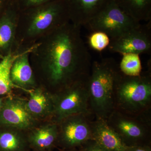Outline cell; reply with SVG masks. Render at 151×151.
Returning <instances> with one entry per match:
<instances>
[{
	"label": "cell",
	"mask_w": 151,
	"mask_h": 151,
	"mask_svg": "<svg viewBox=\"0 0 151 151\" xmlns=\"http://www.w3.org/2000/svg\"><path fill=\"white\" fill-rule=\"evenodd\" d=\"M26 131L0 126V151H31Z\"/></svg>",
	"instance_id": "cell-17"
},
{
	"label": "cell",
	"mask_w": 151,
	"mask_h": 151,
	"mask_svg": "<svg viewBox=\"0 0 151 151\" xmlns=\"http://www.w3.org/2000/svg\"><path fill=\"white\" fill-rule=\"evenodd\" d=\"M106 120L127 147L150 145L151 115L132 116L114 110Z\"/></svg>",
	"instance_id": "cell-6"
},
{
	"label": "cell",
	"mask_w": 151,
	"mask_h": 151,
	"mask_svg": "<svg viewBox=\"0 0 151 151\" xmlns=\"http://www.w3.org/2000/svg\"><path fill=\"white\" fill-rule=\"evenodd\" d=\"M70 22L65 0H54L19 13L14 52L26 50Z\"/></svg>",
	"instance_id": "cell-2"
},
{
	"label": "cell",
	"mask_w": 151,
	"mask_h": 151,
	"mask_svg": "<svg viewBox=\"0 0 151 151\" xmlns=\"http://www.w3.org/2000/svg\"><path fill=\"white\" fill-rule=\"evenodd\" d=\"M19 11L13 2L0 17V53L14 52Z\"/></svg>",
	"instance_id": "cell-14"
},
{
	"label": "cell",
	"mask_w": 151,
	"mask_h": 151,
	"mask_svg": "<svg viewBox=\"0 0 151 151\" xmlns=\"http://www.w3.org/2000/svg\"><path fill=\"white\" fill-rule=\"evenodd\" d=\"M92 139L108 151H127L126 146L105 120L96 119L90 123Z\"/></svg>",
	"instance_id": "cell-16"
},
{
	"label": "cell",
	"mask_w": 151,
	"mask_h": 151,
	"mask_svg": "<svg viewBox=\"0 0 151 151\" xmlns=\"http://www.w3.org/2000/svg\"><path fill=\"white\" fill-rule=\"evenodd\" d=\"M13 0H0V17L10 6Z\"/></svg>",
	"instance_id": "cell-25"
},
{
	"label": "cell",
	"mask_w": 151,
	"mask_h": 151,
	"mask_svg": "<svg viewBox=\"0 0 151 151\" xmlns=\"http://www.w3.org/2000/svg\"><path fill=\"white\" fill-rule=\"evenodd\" d=\"M122 10L139 22L151 20V0H114Z\"/></svg>",
	"instance_id": "cell-18"
},
{
	"label": "cell",
	"mask_w": 151,
	"mask_h": 151,
	"mask_svg": "<svg viewBox=\"0 0 151 151\" xmlns=\"http://www.w3.org/2000/svg\"><path fill=\"white\" fill-rule=\"evenodd\" d=\"M140 22L126 14L114 1L101 13L89 21L84 26L93 32L105 33L110 40L116 39L139 27Z\"/></svg>",
	"instance_id": "cell-7"
},
{
	"label": "cell",
	"mask_w": 151,
	"mask_h": 151,
	"mask_svg": "<svg viewBox=\"0 0 151 151\" xmlns=\"http://www.w3.org/2000/svg\"><path fill=\"white\" fill-rule=\"evenodd\" d=\"M137 76L121 72L114 89V110L132 116L151 115V74Z\"/></svg>",
	"instance_id": "cell-4"
},
{
	"label": "cell",
	"mask_w": 151,
	"mask_h": 151,
	"mask_svg": "<svg viewBox=\"0 0 151 151\" xmlns=\"http://www.w3.org/2000/svg\"><path fill=\"white\" fill-rule=\"evenodd\" d=\"M32 151H46L40 150H33Z\"/></svg>",
	"instance_id": "cell-28"
},
{
	"label": "cell",
	"mask_w": 151,
	"mask_h": 151,
	"mask_svg": "<svg viewBox=\"0 0 151 151\" xmlns=\"http://www.w3.org/2000/svg\"><path fill=\"white\" fill-rule=\"evenodd\" d=\"M108 47L111 51L122 55L149 52L151 49V22L111 40Z\"/></svg>",
	"instance_id": "cell-10"
},
{
	"label": "cell",
	"mask_w": 151,
	"mask_h": 151,
	"mask_svg": "<svg viewBox=\"0 0 151 151\" xmlns=\"http://www.w3.org/2000/svg\"><path fill=\"white\" fill-rule=\"evenodd\" d=\"M27 100L9 95L3 100L0 109V126L13 127L23 131L32 129L38 122L30 113Z\"/></svg>",
	"instance_id": "cell-9"
},
{
	"label": "cell",
	"mask_w": 151,
	"mask_h": 151,
	"mask_svg": "<svg viewBox=\"0 0 151 151\" xmlns=\"http://www.w3.org/2000/svg\"><path fill=\"white\" fill-rule=\"evenodd\" d=\"M34 45L21 51L11 67V81L14 88L27 91L38 86L29 60V55Z\"/></svg>",
	"instance_id": "cell-12"
},
{
	"label": "cell",
	"mask_w": 151,
	"mask_h": 151,
	"mask_svg": "<svg viewBox=\"0 0 151 151\" xmlns=\"http://www.w3.org/2000/svg\"><path fill=\"white\" fill-rule=\"evenodd\" d=\"M90 116L76 114L68 116L58 123L57 147H59L60 150L77 148L92 139Z\"/></svg>",
	"instance_id": "cell-8"
},
{
	"label": "cell",
	"mask_w": 151,
	"mask_h": 151,
	"mask_svg": "<svg viewBox=\"0 0 151 151\" xmlns=\"http://www.w3.org/2000/svg\"><path fill=\"white\" fill-rule=\"evenodd\" d=\"M53 1L54 0H13V2L19 11H22Z\"/></svg>",
	"instance_id": "cell-22"
},
{
	"label": "cell",
	"mask_w": 151,
	"mask_h": 151,
	"mask_svg": "<svg viewBox=\"0 0 151 151\" xmlns=\"http://www.w3.org/2000/svg\"><path fill=\"white\" fill-rule=\"evenodd\" d=\"M114 0H65L70 22L81 27L101 13Z\"/></svg>",
	"instance_id": "cell-11"
},
{
	"label": "cell",
	"mask_w": 151,
	"mask_h": 151,
	"mask_svg": "<svg viewBox=\"0 0 151 151\" xmlns=\"http://www.w3.org/2000/svg\"><path fill=\"white\" fill-rule=\"evenodd\" d=\"M27 92L29 95L27 105L33 117L39 122L51 121L54 107L51 92L40 86Z\"/></svg>",
	"instance_id": "cell-15"
},
{
	"label": "cell",
	"mask_w": 151,
	"mask_h": 151,
	"mask_svg": "<svg viewBox=\"0 0 151 151\" xmlns=\"http://www.w3.org/2000/svg\"><path fill=\"white\" fill-rule=\"evenodd\" d=\"M127 151H151V145H140L129 147Z\"/></svg>",
	"instance_id": "cell-24"
},
{
	"label": "cell",
	"mask_w": 151,
	"mask_h": 151,
	"mask_svg": "<svg viewBox=\"0 0 151 151\" xmlns=\"http://www.w3.org/2000/svg\"><path fill=\"white\" fill-rule=\"evenodd\" d=\"M110 38L105 33L100 32H93L89 36V42L92 48L98 51L104 50L110 43Z\"/></svg>",
	"instance_id": "cell-21"
},
{
	"label": "cell",
	"mask_w": 151,
	"mask_h": 151,
	"mask_svg": "<svg viewBox=\"0 0 151 151\" xmlns=\"http://www.w3.org/2000/svg\"><path fill=\"white\" fill-rule=\"evenodd\" d=\"M60 151H83L81 147L77 148H74L72 149H69V150H62Z\"/></svg>",
	"instance_id": "cell-26"
},
{
	"label": "cell",
	"mask_w": 151,
	"mask_h": 151,
	"mask_svg": "<svg viewBox=\"0 0 151 151\" xmlns=\"http://www.w3.org/2000/svg\"><path fill=\"white\" fill-rule=\"evenodd\" d=\"M121 71L112 58L93 62L87 78L89 108L95 119L107 120L114 111V89Z\"/></svg>",
	"instance_id": "cell-3"
},
{
	"label": "cell",
	"mask_w": 151,
	"mask_h": 151,
	"mask_svg": "<svg viewBox=\"0 0 151 151\" xmlns=\"http://www.w3.org/2000/svg\"><path fill=\"white\" fill-rule=\"evenodd\" d=\"M87 78L52 93L54 110L51 121L58 124L63 119L76 114L92 115L89 108Z\"/></svg>",
	"instance_id": "cell-5"
},
{
	"label": "cell",
	"mask_w": 151,
	"mask_h": 151,
	"mask_svg": "<svg viewBox=\"0 0 151 151\" xmlns=\"http://www.w3.org/2000/svg\"><path fill=\"white\" fill-rule=\"evenodd\" d=\"M122 55L123 57L119 65L120 71L127 76L140 75L142 71L139 54L127 53Z\"/></svg>",
	"instance_id": "cell-20"
},
{
	"label": "cell",
	"mask_w": 151,
	"mask_h": 151,
	"mask_svg": "<svg viewBox=\"0 0 151 151\" xmlns=\"http://www.w3.org/2000/svg\"><path fill=\"white\" fill-rule=\"evenodd\" d=\"M27 133L30 147L32 150L51 151L57 147L58 125L53 121L41 122L27 131Z\"/></svg>",
	"instance_id": "cell-13"
},
{
	"label": "cell",
	"mask_w": 151,
	"mask_h": 151,
	"mask_svg": "<svg viewBox=\"0 0 151 151\" xmlns=\"http://www.w3.org/2000/svg\"><path fill=\"white\" fill-rule=\"evenodd\" d=\"M29 60L38 86L52 94L87 78L92 66L80 27L70 22L35 44Z\"/></svg>",
	"instance_id": "cell-1"
},
{
	"label": "cell",
	"mask_w": 151,
	"mask_h": 151,
	"mask_svg": "<svg viewBox=\"0 0 151 151\" xmlns=\"http://www.w3.org/2000/svg\"><path fill=\"white\" fill-rule=\"evenodd\" d=\"M81 148L83 151H108L93 139L86 142Z\"/></svg>",
	"instance_id": "cell-23"
},
{
	"label": "cell",
	"mask_w": 151,
	"mask_h": 151,
	"mask_svg": "<svg viewBox=\"0 0 151 151\" xmlns=\"http://www.w3.org/2000/svg\"><path fill=\"white\" fill-rule=\"evenodd\" d=\"M19 52H13L2 57L0 65V95H10L14 88L11 81L10 71L13 63Z\"/></svg>",
	"instance_id": "cell-19"
},
{
	"label": "cell",
	"mask_w": 151,
	"mask_h": 151,
	"mask_svg": "<svg viewBox=\"0 0 151 151\" xmlns=\"http://www.w3.org/2000/svg\"><path fill=\"white\" fill-rule=\"evenodd\" d=\"M0 65H1V61H0Z\"/></svg>",
	"instance_id": "cell-29"
},
{
	"label": "cell",
	"mask_w": 151,
	"mask_h": 151,
	"mask_svg": "<svg viewBox=\"0 0 151 151\" xmlns=\"http://www.w3.org/2000/svg\"><path fill=\"white\" fill-rule=\"evenodd\" d=\"M3 100H4L3 99L0 98V109H1V107L2 105Z\"/></svg>",
	"instance_id": "cell-27"
}]
</instances>
